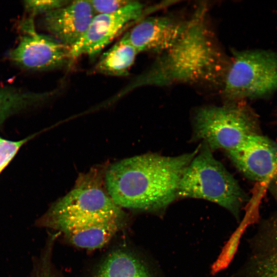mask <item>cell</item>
<instances>
[{"mask_svg":"<svg viewBox=\"0 0 277 277\" xmlns=\"http://www.w3.org/2000/svg\"><path fill=\"white\" fill-rule=\"evenodd\" d=\"M207 7H197L176 42L160 54L130 86H167L177 84L221 86L229 59L207 20Z\"/></svg>","mask_w":277,"mask_h":277,"instance_id":"1","label":"cell"},{"mask_svg":"<svg viewBox=\"0 0 277 277\" xmlns=\"http://www.w3.org/2000/svg\"><path fill=\"white\" fill-rule=\"evenodd\" d=\"M199 149L175 156L146 154L118 161L106 173L107 192L121 208L163 211L177 198L182 175Z\"/></svg>","mask_w":277,"mask_h":277,"instance_id":"2","label":"cell"},{"mask_svg":"<svg viewBox=\"0 0 277 277\" xmlns=\"http://www.w3.org/2000/svg\"><path fill=\"white\" fill-rule=\"evenodd\" d=\"M246 197L236 180L203 143L182 175L177 197L209 201L239 218Z\"/></svg>","mask_w":277,"mask_h":277,"instance_id":"3","label":"cell"},{"mask_svg":"<svg viewBox=\"0 0 277 277\" xmlns=\"http://www.w3.org/2000/svg\"><path fill=\"white\" fill-rule=\"evenodd\" d=\"M193 123L194 139L202 140L212 151L233 150L259 134L257 116L245 101L202 107L195 112Z\"/></svg>","mask_w":277,"mask_h":277,"instance_id":"4","label":"cell"},{"mask_svg":"<svg viewBox=\"0 0 277 277\" xmlns=\"http://www.w3.org/2000/svg\"><path fill=\"white\" fill-rule=\"evenodd\" d=\"M220 87L228 102L272 94L277 90V53L261 49L233 51Z\"/></svg>","mask_w":277,"mask_h":277,"instance_id":"5","label":"cell"},{"mask_svg":"<svg viewBox=\"0 0 277 277\" xmlns=\"http://www.w3.org/2000/svg\"><path fill=\"white\" fill-rule=\"evenodd\" d=\"M19 26L22 32L19 41L7 54L8 59L16 66L42 71L61 68L73 61L71 47L51 36L37 33L33 17L24 19Z\"/></svg>","mask_w":277,"mask_h":277,"instance_id":"6","label":"cell"},{"mask_svg":"<svg viewBox=\"0 0 277 277\" xmlns=\"http://www.w3.org/2000/svg\"><path fill=\"white\" fill-rule=\"evenodd\" d=\"M227 152L232 163L243 174L266 185L277 201L276 143L256 134Z\"/></svg>","mask_w":277,"mask_h":277,"instance_id":"7","label":"cell"},{"mask_svg":"<svg viewBox=\"0 0 277 277\" xmlns=\"http://www.w3.org/2000/svg\"><path fill=\"white\" fill-rule=\"evenodd\" d=\"M144 9L143 4L132 1L115 12L95 14L83 36L71 48L72 60L84 55L96 56L126 26L140 20Z\"/></svg>","mask_w":277,"mask_h":277,"instance_id":"8","label":"cell"},{"mask_svg":"<svg viewBox=\"0 0 277 277\" xmlns=\"http://www.w3.org/2000/svg\"><path fill=\"white\" fill-rule=\"evenodd\" d=\"M79 219H124L122 208L108 193L91 185L77 186L56 202L44 215Z\"/></svg>","mask_w":277,"mask_h":277,"instance_id":"9","label":"cell"},{"mask_svg":"<svg viewBox=\"0 0 277 277\" xmlns=\"http://www.w3.org/2000/svg\"><path fill=\"white\" fill-rule=\"evenodd\" d=\"M124 219H79L43 216L37 226L63 233L73 245L94 249L106 245L123 225Z\"/></svg>","mask_w":277,"mask_h":277,"instance_id":"10","label":"cell"},{"mask_svg":"<svg viewBox=\"0 0 277 277\" xmlns=\"http://www.w3.org/2000/svg\"><path fill=\"white\" fill-rule=\"evenodd\" d=\"M188 19L164 15L141 19L126 33L138 53L161 54L169 49L187 27Z\"/></svg>","mask_w":277,"mask_h":277,"instance_id":"11","label":"cell"},{"mask_svg":"<svg viewBox=\"0 0 277 277\" xmlns=\"http://www.w3.org/2000/svg\"><path fill=\"white\" fill-rule=\"evenodd\" d=\"M95 14L89 1H72L44 14L41 25L51 37L71 48L83 36Z\"/></svg>","mask_w":277,"mask_h":277,"instance_id":"12","label":"cell"},{"mask_svg":"<svg viewBox=\"0 0 277 277\" xmlns=\"http://www.w3.org/2000/svg\"><path fill=\"white\" fill-rule=\"evenodd\" d=\"M93 277H152L145 264L124 250L110 252L100 265Z\"/></svg>","mask_w":277,"mask_h":277,"instance_id":"13","label":"cell"},{"mask_svg":"<svg viewBox=\"0 0 277 277\" xmlns=\"http://www.w3.org/2000/svg\"><path fill=\"white\" fill-rule=\"evenodd\" d=\"M137 54L138 52L125 34L102 55L95 65L94 71L112 76L127 75Z\"/></svg>","mask_w":277,"mask_h":277,"instance_id":"14","label":"cell"},{"mask_svg":"<svg viewBox=\"0 0 277 277\" xmlns=\"http://www.w3.org/2000/svg\"><path fill=\"white\" fill-rule=\"evenodd\" d=\"M249 243L253 255L277 254V210L260 222Z\"/></svg>","mask_w":277,"mask_h":277,"instance_id":"15","label":"cell"},{"mask_svg":"<svg viewBox=\"0 0 277 277\" xmlns=\"http://www.w3.org/2000/svg\"><path fill=\"white\" fill-rule=\"evenodd\" d=\"M243 277H277V254H252L242 271Z\"/></svg>","mask_w":277,"mask_h":277,"instance_id":"16","label":"cell"},{"mask_svg":"<svg viewBox=\"0 0 277 277\" xmlns=\"http://www.w3.org/2000/svg\"><path fill=\"white\" fill-rule=\"evenodd\" d=\"M56 237L49 235L40 254L33 259L29 277H54L51 263L52 248Z\"/></svg>","mask_w":277,"mask_h":277,"instance_id":"17","label":"cell"},{"mask_svg":"<svg viewBox=\"0 0 277 277\" xmlns=\"http://www.w3.org/2000/svg\"><path fill=\"white\" fill-rule=\"evenodd\" d=\"M31 137L11 141L0 136V174L14 157L19 148Z\"/></svg>","mask_w":277,"mask_h":277,"instance_id":"18","label":"cell"},{"mask_svg":"<svg viewBox=\"0 0 277 277\" xmlns=\"http://www.w3.org/2000/svg\"><path fill=\"white\" fill-rule=\"evenodd\" d=\"M71 1L62 0H32L25 1L24 5L30 16L43 13V14L55 9L68 4Z\"/></svg>","mask_w":277,"mask_h":277,"instance_id":"19","label":"cell"},{"mask_svg":"<svg viewBox=\"0 0 277 277\" xmlns=\"http://www.w3.org/2000/svg\"><path fill=\"white\" fill-rule=\"evenodd\" d=\"M132 1L128 0H97L89 1L95 14L115 12L126 6Z\"/></svg>","mask_w":277,"mask_h":277,"instance_id":"20","label":"cell"}]
</instances>
